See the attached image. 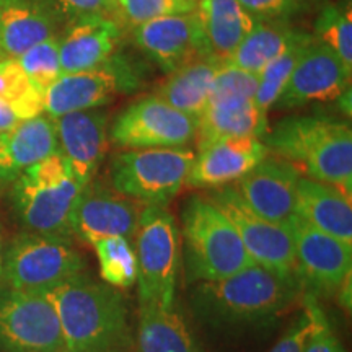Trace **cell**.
Here are the masks:
<instances>
[{
	"mask_svg": "<svg viewBox=\"0 0 352 352\" xmlns=\"http://www.w3.org/2000/svg\"><path fill=\"white\" fill-rule=\"evenodd\" d=\"M302 287L297 274L252 264L226 279L196 283L191 308L197 320L217 329L261 327L289 310Z\"/></svg>",
	"mask_w": 352,
	"mask_h": 352,
	"instance_id": "1",
	"label": "cell"
},
{
	"mask_svg": "<svg viewBox=\"0 0 352 352\" xmlns=\"http://www.w3.org/2000/svg\"><path fill=\"white\" fill-rule=\"evenodd\" d=\"M69 352H122L131 331L124 298L111 285L78 274L46 292Z\"/></svg>",
	"mask_w": 352,
	"mask_h": 352,
	"instance_id": "2",
	"label": "cell"
},
{
	"mask_svg": "<svg viewBox=\"0 0 352 352\" xmlns=\"http://www.w3.org/2000/svg\"><path fill=\"white\" fill-rule=\"evenodd\" d=\"M264 144L279 158L303 166L310 178L351 195L352 131L347 122L327 116L285 118Z\"/></svg>",
	"mask_w": 352,
	"mask_h": 352,
	"instance_id": "3",
	"label": "cell"
},
{
	"mask_svg": "<svg viewBox=\"0 0 352 352\" xmlns=\"http://www.w3.org/2000/svg\"><path fill=\"white\" fill-rule=\"evenodd\" d=\"M83 189L65 157L54 152L13 183V204L20 222L32 233L70 240Z\"/></svg>",
	"mask_w": 352,
	"mask_h": 352,
	"instance_id": "4",
	"label": "cell"
},
{
	"mask_svg": "<svg viewBox=\"0 0 352 352\" xmlns=\"http://www.w3.org/2000/svg\"><path fill=\"white\" fill-rule=\"evenodd\" d=\"M182 220L189 283L226 279L254 264L236 228L209 197L192 196Z\"/></svg>",
	"mask_w": 352,
	"mask_h": 352,
	"instance_id": "5",
	"label": "cell"
},
{
	"mask_svg": "<svg viewBox=\"0 0 352 352\" xmlns=\"http://www.w3.org/2000/svg\"><path fill=\"white\" fill-rule=\"evenodd\" d=\"M140 305L175 307L179 270V232L165 206H144L135 228Z\"/></svg>",
	"mask_w": 352,
	"mask_h": 352,
	"instance_id": "6",
	"label": "cell"
},
{
	"mask_svg": "<svg viewBox=\"0 0 352 352\" xmlns=\"http://www.w3.org/2000/svg\"><path fill=\"white\" fill-rule=\"evenodd\" d=\"M195 157L186 147L124 151L111 164L113 189L144 206H166L186 186Z\"/></svg>",
	"mask_w": 352,
	"mask_h": 352,
	"instance_id": "7",
	"label": "cell"
},
{
	"mask_svg": "<svg viewBox=\"0 0 352 352\" xmlns=\"http://www.w3.org/2000/svg\"><path fill=\"white\" fill-rule=\"evenodd\" d=\"M83 271V259L70 240L23 233L3 254L2 276L13 290L50 292Z\"/></svg>",
	"mask_w": 352,
	"mask_h": 352,
	"instance_id": "8",
	"label": "cell"
},
{
	"mask_svg": "<svg viewBox=\"0 0 352 352\" xmlns=\"http://www.w3.org/2000/svg\"><path fill=\"white\" fill-rule=\"evenodd\" d=\"M209 199L230 220L252 261L279 274H297L292 228L259 217L241 199L235 186L219 188Z\"/></svg>",
	"mask_w": 352,
	"mask_h": 352,
	"instance_id": "9",
	"label": "cell"
},
{
	"mask_svg": "<svg viewBox=\"0 0 352 352\" xmlns=\"http://www.w3.org/2000/svg\"><path fill=\"white\" fill-rule=\"evenodd\" d=\"M197 121L170 107L160 96H145L114 120L109 138L126 151L176 148L196 139Z\"/></svg>",
	"mask_w": 352,
	"mask_h": 352,
	"instance_id": "10",
	"label": "cell"
},
{
	"mask_svg": "<svg viewBox=\"0 0 352 352\" xmlns=\"http://www.w3.org/2000/svg\"><path fill=\"white\" fill-rule=\"evenodd\" d=\"M0 344L15 352L65 349L56 308L46 292L8 289L0 294Z\"/></svg>",
	"mask_w": 352,
	"mask_h": 352,
	"instance_id": "11",
	"label": "cell"
},
{
	"mask_svg": "<svg viewBox=\"0 0 352 352\" xmlns=\"http://www.w3.org/2000/svg\"><path fill=\"white\" fill-rule=\"evenodd\" d=\"M296 267L302 285L318 294L338 292L351 280L352 246L329 236L296 214L290 220Z\"/></svg>",
	"mask_w": 352,
	"mask_h": 352,
	"instance_id": "12",
	"label": "cell"
},
{
	"mask_svg": "<svg viewBox=\"0 0 352 352\" xmlns=\"http://www.w3.org/2000/svg\"><path fill=\"white\" fill-rule=\"evenodd\" d=\"M132 38L166 74L175 72L199 57L212 56L196 12L144 21L134 26Z\"/></svg>",
	"mask_w": 352,
	"mask_h": 352,
	"instance_id": "13",
	"label": "cell"
},
{
	"mask_svg": "<svg viewBox=\"0 0 352 352\" xmlns=\"http://www.w3.org/2000/svg\"><path fill=\"white\" fill-rule=\"evenodd\" d=\"M134 77L124 63L109 59L98 67L76 74H63L44 91V113L56 120L69 113L98 109L114 98L118 91L131 87Z\"/></svg>",
	"mask_w": 352,
	"mask_h": 352,
	"instance_id": "14",
	"label": "cell"
},
{
	"mask_svg": "<svg viewBox=\"0 0 352 352\" xmlns=\"http://www.w3.org/2000/svg\"><path fill=\"white\" fill-rule=\"evenodd\" d=\"M349 83L351 70L331 47L315 38L294 69L274 108L294 109L310 103L334 101L349 91Z\"/></svg>",
	"mask_w": 352,
	"mask_h": 352,
	"instance_id": "15",
	"label": "cell"
},
{
	"mask_svg": "<svg viewBox=\"0 0 352 352\" xmlns=\"http://www.w3.org/2000/svg\"><path fill=\"white\" fill-rule=\"evenodd\" d=\"M300 178L297 165L279 157H266L235 183V189L259 217L289 226L296 215Z\"/></svg>",
	"mask_w": 352,
	"mask_h": 352,
	"instance_id": "16",
	"label": "cell"
},
{
	"mask_svg": "<svg viewBox=\"0 0 352 352\" xmlns=\"http://www.w3.org/2000/svg\"><path fill=\"white\" fill-rule=\"evenodd\" d=\"M266 144L256 138H223L199 144L186 186L219 189L236 183L267 157Z\"/></svg>",
	"mask_w": 352,
	"mask_h": 352,
	"instance_id": "17",
	"label": "cell"
},
{
	"mask_svg": "<svg viewBox=\"0 0 352 352\" xmlns=\"http://www.w3.org/2000/svg\"><path fill=\"white\" fill-rule=\"evenodd\" d=\"M144 204L103 186L83 189L72 220V235L88 243L108 236L131 240L139 226Z\"/></svg>",
	"mask_w": 352,
	"mask_h": 352,
	"instance_id": "18",
	"label": "cell"
},
{
	"mask_svg": "<svg viewBox=\"0 0 352 352\" xmlns=\"http://www.w3.org/2000/svg\"><path fill=\"white\" fill-rule=\"evenodd\" d=\"M59 152L83 186L90 184L108 151V113L101 109L69 113L56 118Z\"/></svg>",
	"mask_w": 352,
	"mask_h": 352,
	"instance_id": "19",
	"label": "cell"
},
{
	"mask_svg": "<svg viewBox=\"0 0 352 352\" xmlns=\"http://www.w3.org/2000/svg\"><path fill=\"white\" fill-rule=\"evenodd\" d=\"M121 38L116 19L103 13L85 15L70 21L59 39V59L63 74L90 70L107 63Z\"/></svg>",
	"mask_w": 352,
	"mask_h": 352,
	"instance_id": "20",
	"label": "cell"
},
{
	"mask_svg": "<svg viewBox=\"0 0 352 352\" xmlns=\"http://www.w3.org/2000/svg\"><path fill=\"white\" fill-rule=\"evenodd\" d=\"M54 152H59L54 121L44 114L0 134V189Z\"/></svg>",
	"mask_w": 352,
	"mask_h": 352,
	"instance_id": "21",
	"label": "cell"
},
{
	"mask_svg": "<svg viewBox=\"0 0 352 352\" xmlns=\"http://www.w3.org/2000/svg\"><path fill=\"white\" fill-rule=\"evenodd\" d=\"M57 15L47 0H2L0 59H16L30 47L54 38Z\"/></svg>",
	"mask_w": 352,
	"mask_h": 352,
	"instance_id": "22",
	"label": "cell"
},
{
	"mask_svg": "<svg viewBox=\"0 0 352 352\" xmlns=\"http://www.w3.org/2000/svg\"><path fill=\"white\" fill-rule=\"evenodd\" d=\"M296 214L310 226L352 246L351 195L314 178H300Z\"/></svg>",
	"mask_w": 352,
	"mask_h": 352,
	"instance_id": "23",
	"label": "cell"
},
{
	"mask_svg": "<svg viewBox=\"0 0 352 352\" xmlns=\"http://www.w3.org/2000/svg\"><path fill=\"white\" fill-rule=\"evenodd\" d=\"M267 131V113L256 101L240 96L210 98L197 120L199 144L223 138L261 139Z\"/></svg>",
	"mask_w": 352,
	"mask_h": 352,
	"instance_id": "24",
	"label": "cell"
},
{
	"mask_svg": "<svg viewBox=\"0 0 352 352\" xmlns=\"http://www.w3.org/2000/svg\"><path fill=\"white\" fill-rule=\"evenodd\" d=\"M222 64L223 59L214 54L191 60L170 74L158 88L157 96L197 121L208 107L214 78Z\"/></svg>",
	"mask_w": 352,
	"mask_h": 352,
	"instance_id": "25",
	"label": "cell"
},
{
	"mask_svg": "<svg viewBox=\"0 0 352 352\" xmlns=\"http://www.w3.org/2000/svg\"><path fill=\"white\" fill-rule=\"evenodd\" d=\"M196 13L212 54L226 60L256 25L239 0H197Z\"/></svg>",
	"mask_w": 352,
	"mask_h": 352,
	"instance_id": "26",
	"label": "cell"
},
{
	"mask_svg": "<svg viewBox=\"0 0 352 352\" xmlns=\"http://www.w3.org/2000/svg\"><path fill=\"white\" fill-rule=\"evenodd\" d=\"M139 352H199L183 315L175 307L140 305Z\"/></svg>",
	"mask_w": 352,
	"mask_h": 352,
	"instance_id": "27",
	"label": "cell"
},
{
	"mask_svg": "<svg viewBox=\"0 0 352 352\" xmlns=\"http://www.w3.org/2000/svg\"><path fill=\"white\" fill-rule=\"evenodd\" d=\"M297 32L287 20H258L226 63L258 76L289 46Z\"/></svg>",
	"mask_w": 352,
	"mask_h": 352,
	"instance_id": "28",
	"label": "cell"
},
{
	"mask_svg": "<svg viewBox=\"0 0 352 352\" xmlns=\"http://www.w3.org/2000/svg\"><path fill=\"white\" fill-rule=\"evenodd\" d=\"M314 39L315 36H311L310 33L298 30L292 41L289 43V46L258 74V91L254 101L259 108L266 113L271 108H274L276 101L283 95L294 69L297 67L308 44Z\"/></svg>",
	"mask_w": 352,
	"mask_h": 352,
	"instance_id": "29",
	"label": "cell"
},
{
	"mask_svg": "<svg viewBox=\"0 0 352 352\" xmlns=\"http://www.w3.org/2000/svg\"><path fill=\"white\" fill-rule=\"evenodd\" d=\"M0 100L12 108L20 121L44 114V94L34 87L13 57L0 59Z\"/></svg>",
	"mask_w": 352,
	"mask_h": 352,
	"instance_id": "30",
	"label": "cell"
},
{
	"mask_svg": "<svg viewBox=\"0 0 352 352\" xmlns=\"http://www.w3.org/2000/svg\"><path fill=\"white\" fill-rule=\"evenodd\" d=\"M100 261V274L111 287H131L138 283V258L124 236H108L91 243Z\"/></svg>",
	"mask_w": 352,
	"mask_h": 352,
	"instance_id": "31",
	"label": "cell"
},
{
	"mask_svg": "<svg viewBox=\"0 0 352 352\" xmlns=\"http://www.w3.org/2000/svg\"><path fill=\"white\" fill-rule=\"evenodd\" d=\"M316 39L336 52L347 69H352V21L349 8L323 7L315 21Z\"/></svg>",
	"mask_w": 352,
	"mask_h": 352,
	"instance_id": "32",
	"label": "cell"
},
{
	"mask_svg": "<svg viewBox=\"0 0 352 352\" xmlns=\"http://www.w3.org/2000/svg\"><path fill=\"white\" fill-rule=\"evenodd\" d=\"M20 67L39 91H46L57 78L63 76L59 59V39L56 36L30 47L16 57Z\"/></svg>",
	"mask_w": 352,
	"mask_h": 352,
	"instance_id": "33",
	"label": "cell"
},
{
	"mask_svg": "<svg viewBox=\"0 0 352 352\" xmlns=\"http://www.w3.org/2000/svg\"><path fill=\"white\" fill-rule=\"evenodd\" d=\"M197 0H113V15L132 28L165 15L196 12Z\"/></svg>",
	"mask_w": 352,
	"mask_h": 352,
	"instance_id": "34",
	"label": "cell"
},
{
	"mask_svg": "<svg viewBox=\"0 0 352 352\" xmlns=\"http://www.w3.org/2000/svg\"><path fill=\"white\" fill-rule=\"evenodd\" d=\"M258 91V76L246 72L243 69L233 67V65H220L217 76L214 78L212 94L210 98H222V96H240V98L254 100Z\"/></svg>",
	"mask_w": 352,
	"mask_h": 352,
	"instance_id": "35",
	"label": "cell"
},
{
	"mask_svg": "<svg viewBox=\"0 0 352 352\" xmlns=\"http://www.w3.org/2000/svg\"><path fill=\"white\" fill-rule=\"evenodd\" d=\"M305 308L310 315L311 327L302 352H341L327 316L323 315V311L320 310L314 298H307Z\"/></svg>",
	"mask_w": 352,
	"mask_h": 352,
	"instance_id": "36",
	"label": "cell"
},
{
	"mask_svg": "<svg viewBox=\"0 0 352 352\" xmlns=\"http://www.w3.org/2000/svg\"><path fill=\"white\" fill-rule=\"evenodd\" d=\"M240 6L258 20H287L300 10L303 0H239Z\"/></svg>",
	"mask_w": 352,
	"mask_h": 352,
	"instance_id": "37",
	"label": "cell"
},
{
	"mask_svg": "<svg viewBox=\"0 0 352 352\" xmlns=\"http://www.w3.org/2000/svg\"><path fill=\"white\" fill-rule=\"evenodd\" d=\"M47 2L56 12L57 19L63 16L69 20V23L94 13H103V15L113 13V0H47Z\"/></svg>",
	"mask_w": 352,
	"mask_h": 352,
	"instance_id": "38",
	"label": "cell"
},
{
	"mask_svg": "<svg viewBox=\"0 0 352 352\" xmlns=\"http://www.w3.org/2000/svg\"><path fill=\"white\" fill-rule=\"evenodd\" d=\"M310 327L311 320L305 308L270 352H302L308 333H310Z\"/></svg>",
	"mask_w": 352,
	"mask_h": 352,
	"instance_id": "39",
	"label": "cell"
},
{
	"mask_svg": "<svg viewBox=\"0 0 352 352\" xmlns=\"http://www.w3.org/2000/svg\"><path fill=\"white\" fill-rule=\"evenodd\" d=\"M20 122L21 121L15 116V113L12 111V108L0 100V134L13 129V127L20 124Z\"/></svg>",
	"mask_w": 352,
	"mask_h": 352,
	"instance_id": "40",
	"label": "cell"
},
{
	"mask_svg": "<svg viewBox=\"0 0 352 352\" xmlns=\"http://www.w3.org/2000/svg\"><path fill=\"white\" fill-rule=\"evenodd\" d=\"M2 266H3V252H2V240H0V277H2Z\"/></svg>",
	"mask_w": 352,
	"mask_h": 352,
	"instance_id": "41",
	"label": "cell"
},
{
	"mask_svg": "<svg viewBox=\"0 0 352 352\" xmlns=\"http://www.w3.org/2000/svg\"><path fill=\"white\" fill-rule=\"evenodd\" d=\"M0 6H2V0H0Z\"/></svg>",
	"mask_w": 352,
	"mask_h": 352,
	"instance_id": "42",
	"label": "cell"
}]
</instances>
